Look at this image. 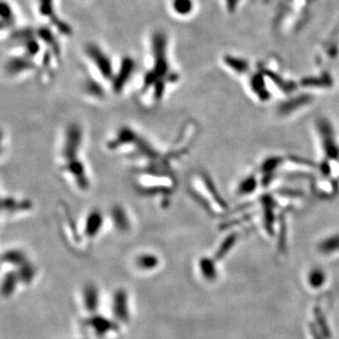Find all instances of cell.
I'll use <instances>...</instances> for the list:
<instances>
[{
	"mask_svg": "<svg viewBox=\"0 0 339 339\" xmlns=\"http://www.w3.org/2000/svg\"><path fill=\"white\" fill-rule=\"evenodd\" d=\"M37 35L39 36V39H41L42 41L47 43L48 47H52L53 52H55L56 56L59 55V46L57 44V41H56L55 37L53 35V33L50 31L49 28H47V27L40 28L37 31Z\"/></svg>",
	"mask_w": 339,
	"mask_h": 339,
	"instance_id": "cell-13",
	"label": "cell"
},
{
	"mask_svg": "<svg viewBox=\"0 0 339 339\" xmlns=\"http://www.w3.org/2000/svg\"><path fill=\"white\" fill-rule=\"evenodd\" d=\"M85 92L89 94L90 96L95 97L97 99L103 98L104 97V89L100 84L94 80H89L85 84Z\"/></svg>",
	"mask_w": 339,
	"mask_h": 339,
	"instance_id": "cell-15",
	"label": "cell"
},
{
	"mask_svg": "<svg viewBox=\"0 0 339 339\" xmlns=\"http://www.w3.org/2000/svg\"><path fill=\"white\" fill-rule=\"evenodd\" d=\"M109 218L114 228L120 233H128L132 228V220L129 211L122 205H114L109 213Z\"/></svg>",
	"mask_w": 339,
	"mask_h": 339,
	"instance_id": "cell-8",
	"label": "cell"
},
{
	"mask_svg": "<svg viewBox=\"0 0 339 339\" xmlns=\"http://www.w3.org/2000/svg\"><path fill=\"white\" fill-rule=\"evenodd\" d=\"M59 168L61 175L65 176L78 191L90 190L92 187L91 175L82 157L60 163Z\"/></svg>",
	"mask_w": 339,
	"mask_h": 339,
	"instance_id": "cell-3",
	"label": "cell"
},
{
	"mask_svg": "<svg viewBox=\"0 0 339 339\" xmlns=\"http://www.w3.org/2000/svg\"><path fill=\"white\" fill-rule=\"evenodd\" d=\"M84 143V129L81 125L73 122L63 131L59 151V164L80 158Z\"/></svg>",
	"mask_w": 339,
	"mask_h": 339,
	"instance_id": "cell-2",
	"label": "cell"
},
{
	"mask_svg": "<svg viewBox=\"0 0 339 339\" xmlns=\"http://www.w3.org/2000/svg\"><path fill=\"white\" fill-rule=\"evenodd\" d=\"M33 209L32 201L26 198L19 199L12 195H7L2 198V214H6L7 217H13L25 212H29Z\"/></svg>",
	"mask_w": 339,
	"mask_h": 339,
	"instance_id": "cell-7",
	"label": "cell"
},
{
	"mask_svg": "<svg viewBox=\"0 0 339 339\" xmlns=\"http://www.w3.org/2000/svg\"><path fill=\"white\" fill-rule=\"evenodd\" d=\"M36 69L35 63L31 58L25 57H13L9 59L5 64V70L10 76H17L21 73Z\"/></svg>",
	"mask_w": 339,
	"mask_h": 339,
	"instance_id": "cell-10",
	"label": "cell"
},
{
	"mask_svg": "<svg viewBox=\"0 0 339 339\" xmlns=\"http://www.w3.org/2000/svg\"><path fill=\"white\" fill-rule=\"evenodd\" d=\"M105 222V216L100 209H94L89 211L82 224L83 239L94 241L102 232Z\"/></svg>",
	"mask_w": 339,
	"mask_h": 339,
	"instance_id": "cell-5",
	"label": "cell"
},
{
	"mask_svg": "<svg viewBox=\"0 0 339 339\" xmlns=\"http://www.w3.org/2000/svg\"><path fill=\"white\" fill-rule=\"evenodd\" d=\"M15 17L12 7L5 1L1 3V28H9L13 26Z\"/></svg>",
	"mask_w": 339,
	"mask_h": 339,
	"instance_id": "cell-12",
	"label": "cell"
},
{
	"mask_svg": "<svg viewBox=\"0 0 339 339\" xmlns=\"http://www.w3.org/2000/svg\"><path fill=\"white\" fill-rule=\"evenodd\" d=\"M135 263L140 269H152L158 266L159 258L152 253H141L137 256Z\"/></svg>",
	"mask_w": 339,
	"mask_h": 339,
	"instance_id": "cell-11",
	"label": "cell"
},
{
	"mask_svg": "<svg viewBox=\"0 0 339 339\" xmlns=\"http://www.w3.org/2000/svg\"><path fill=\"white\" fill-rule=\"evenodd\" d=\"M38 6L40 13L43 16L50 18L59 31L63 34H70L72 29L69 25H66L59 19L54 12V0H38Z\"/></svg>",
	"mask_w": 339,
	"mask_h": 339,
	"instance_id": "cell-9",
	"label": "cell"
},
{
	"mask_svg": "<svg viewBox=\"0 0 339 339\" xmlns=\"http://www.w3.org/2000/svg\"><path fill=\"white\" fill-rule=\"evenodd\" d=\"M85 50L87 56L93 61L96 69L99 71L101 77L106 80L111 81L115 74L113 73L110 59L107 57L105 52L94 44H89Z\"/></svg>",
	"mask_w": 339,
	"mask_h": 339,
	"instance_id": "cell-4",
	"label": "cell"
},
{
	"mask_svg": "<svg viewBox=\"0 0 339 339\" xmlns=\"http://www.w3.org/2000/svg\"><path fill=\"white\" fill-rule=\"evenodd\" d=\"M152 51L154 64L152 69L146 72L142 81V90L154 88L158 83L173 84L178 79V76L171 72L167 58V37L163 32H156L152 37Z\"/></svg>",
	"mask_w": 339,
	"mask_h": 339,
	"instance_id": "cell-1",
	"label": "cell"
},
{
	"mask_svg": "<svg viewBox=\"0 0 339 339\" xmlns=\"http://www.w3.org/2000/svg\"><path fill=\"white\" fill-rule=\"evenodd\" d=\"M173 10L179 15L189 14L193 9L192 0H173Z\"/></svg>",
	"mask_w": 339,
	"mask_h": 339,
	"instance_id": "cell-14",
	"label": "cell"
},
{
	"mask_svg": "<svg viewBox=\"0 0 339 339\" xmlns=\"http://www.w3.org/2000/svg\"><path fill=\"white\" fill-rule=\"evenodd\" d=\"M136 70V62L130 57H125L122 59L120 68L114 75L111 80V87L113 93L120 94L123 93L127 84L131 79L134 72Z\"/></svg>",
	"mask_w": 339,
	"mask_h": 339,
	"instance_id": "cell-6",
	"label": "cell"
}]
</instances>
